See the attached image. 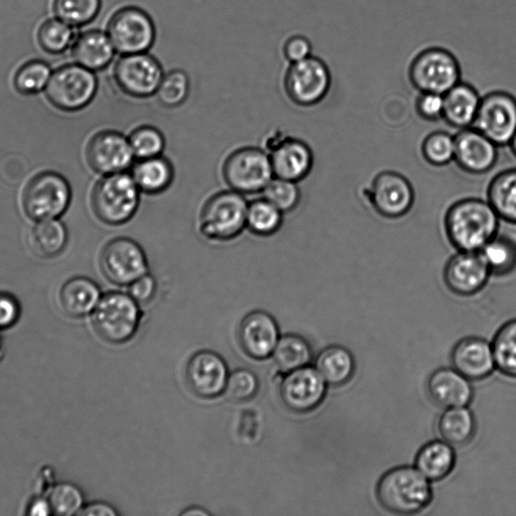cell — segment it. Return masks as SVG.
<instances>
[{
  "label": "cell",
  "mask_w": 516,
  "mask_h": 516,
  "mask_svg": "<svg viewBox=\"0 0 516 516\" xmlns=\"http://www.w3.org/2000/svg\"><path fill=\"white\" fill-rule=\"evenodd\" d=\"M476 429L474 414L466 407L446 409L438 420L441 438L453 447L469 444L475 436Z\"/></svg>",
  "instance_id": "obj_31"
},
{
  "label": "cell",
  "mask_w": 516,
  "mask_h": 516,
  "mask_svg": "<svg viewBox=\"0 0 516 516\" xmlns=\"http://www.w3.org/2000/svg\"><path fill=\"white\" fill-rule=\"evenodd\" d=\"M263 197L286 214L300 205L302 193L297 182L274 177L263 191Z\"/></svg>",
  "instance_id": "obj_43"
},
{
  "label": "cell",
  "mask_w": 516,
  "mask_h": 516,
  "mask_svg": "<svg viewBox=\"0 0 516 516\" xmlns=\"http://www.w3.org/2000/svg\"><path fill=\"white\" fill-rule=\"evenodd\" d=\"M100 269L105 278L118 286H129L150 273L148 256L140 243L128 237L109 241L100 253Z\"/></svg>",
  "instance_id": "obj_8"
},
{
  "label": "cell",
  "mask_w": 516,
  "mask_h": 516,
  "mask_svg": "<svg viewBox=\"0 0 516 516\" xmlns=\"http://www.w3.org/2000/svg\"><path fill=\"white\" fill-rule=\"evenodd\" d=\"M71 196V187L64 177L55 172H43L25 188L23 207L31 219H55L67 210Z\"/></svg>",
  "instance_id": "obj_11"
},
{
  "label": "cell",
  "mask_w": 516,
  "mask_h": 516,
  "mask_svg": "<svg viewBox=\"0 0 516 516\" xmlns=\"http://www.w3.org/2000/svg\"><path fill=\"white\" fill-rule=\"evenodd\" d=\"M315 368L328 385L341 386L351 380L356 365L352 353L347 348L332 345L319 353Z\"/></svg>",
  "instance_id": "obj_30"
},
{
  "label": "cell",
  "mask_w": 516,
  "mask_h": 516,
  "mask_svg": "<svg viewBox=\"0 0 516 516\" xmlns=\"http://www.w3.org/2000/svg\"><path fill=\"white\" fill-rule=\"evenodd\" d=\"M422 155L434 167H445L454 162L455 137L446 132L430 134L423 142Z\"/></svg>",
  "instance_id": "obj_44"
},
{
  "label": "cell",
  "mask_w": 516,
  "mask_h": 516,
  "mask_svg": "<svg viewBox=\"0 0 516 516\" xmlns=\"http://www.w3.org/2000/svg\"><path fill=\"white\" fill-rule=\"evenodd\" d=\"M284 54L291 64L301 62L312 56L311 42L306 37L294 36L286 42Z\"/></svg>",
  "instance_id": "obj_49"
},
{
  "label": "cell",
  "mask_w": 516,
  "mask_h": 516,
  "mask_svg": "<svg viewBox=\"0 0 516 516\" xmlns=\"http://www.w3.org/2000/svg\"><path fill=\"white\" fill-rule=\"evenodd\" d=\"M491 273L480 252L457 251L449 258L443 272L446 287L460 297H470L482 291Z\"/></svg>",
  "instance_id": "obj_20"
},
{
  "label": "cell",
  "mask_w": 516,
  "mask_h": 516,
  "mask_svg": "<svg viewBox=\"0 0 516 516\" xmlns=\"http://www.w3.org/2000/svg\"><path fill=\"white\" fill-rule=\"evenodd\" d=\"M80 514L87 516H117L119 513L111 505L97 502L81 510Z\"/></svg>",
  "instance_id": "obj_51"
},
{
  "label": "cell",
  "mask_w": 516,
  "mask_h": 516,
  "mask_svg": "<svg viewBox=\"0 0 516 516\" xmlns=\"http://www.w3.org/2000/svg\"><path fill=\"white\" fill-rule=\"evenodd\" d=\"M327 385L318 370L308 365L287 373L280 387L281 399L290 411L307 414L323 403Z\"/></svg>",
  "instance_id": "obj_17"
},
{
  "label": "cell",
  "mask_w": 516,
  "mask_h": 516,
  "mask_svg": "<svg viewBox=\"0 0 516 516\" xmlns=\"http://www.w3.org/2000/svg\"><path fill=\"white\" fill-rule=\"evenodd\" d=\"M363 195L373 211L386 219H400L406 216L416 200L410 180L395 171L377 174Z\"/></svg>",
  "instance_id": "obj_10"
},
{
  "label": "cell",
  "mask_w": 516,
  "mask_h": 516,
  "mask_svg": "<svg viewBox=\"0 0 516 516\" xmlns=\"http://www.w3.org/2000/svg\"><path fill=\"white\" fill-rule=\"evenodd\" d=\"M20 317V305L15 297L0 293V329L16 324Z\"/></svg>",
  "instance_id": "obj_50"
},
{
  "label": "cell",
  "mask_w": 516,
  "mask_h": 516,
  "mask_svg": "<svg viewBox=\"0 0 516 516\" xmlns=\"http://www.w3.org/2000/svg\"><path fill=\"white\" fill-rule=\"evenodd\" d=\"M115 49L105 33L92 30L81 34L73 47L75 61L91 71L105 69L113 60Z\"/></svg>",
  "instance_id": "obj_28"
},
{
  "label": "cell",
  "mask_w": 516,
  "mask_h": 516,
  "mask_svg": "<svg viewBox=\"0 0 516 516\" xmlns=\"http://www.w3.org/2000/svg\"><path fill=\"white\" fill-rule=\"evenodd\" d=\"M456 465V453L447 442L436 440L423 446L416 456V468L429 480L441 481Z\"/></svg>",
  "instance_id": "obj_29"
},
{
  "label": "cell",
  "mask_w": 516,
  "mask_h": 516,
  "mask_svg": "<svg viewBox=\"0 0 516 516\" xmlns=\"http://www.w3.org/2000/svg\"><path fill=\"white\" fill-rule=\"evenodd\" d=\"M74 41V31L61 20L45 22L38 32L41 48L52 55L64 53Z\"/></svg>",
  "instance_id": "obj_41"
},
{
  "label": "cell",
  "mask_w": 516,
  "mask_h": 516,
  "mask_svg": "<svg viewBox=\"0 0 516 516\" xmlns=\"http://www.w3.org/2000/svg\"><path fill=\"white\" fill-rule=\"evenodd\" d=\"M68 240V233L62 222L56 219L39 221L31 230L29 244L39 256L49 258L60 254Z\"/></svg>",
  "instance_id": "obj_33"
},
{
  "label": "cell",
  "mask_w": 516,
  "mask_h": 516,
  "mask_svg": "<svg viewBox=\"0 0 516 516\" xmlns=\"http://www.w3.org/2000/svg\"><path fill=\"white\" fill-rule=\"evenodd\" d=\"M100 299L99 287L92 280L83 277L66 282L59 294L62 311L73 318H80L93 312Z\"/></svg>",
  "instance_id": "obj_27"
},
{
  "label": "cell",
  "mask_w": 516,
  "mask_h": 516,
  "mask_svg": "<svg viewBox=\"0 0 516 516\" xmlns=\"http://www.w3.org/2000/svg\"><path fill=\"white\" fill-rule=\"evenodd\" d=\"M229 374L225 360L210 350L195 353L185 369L189 389L204 400L216 399L224 394Z\"/></svg>",
  "instance_id": "obj_19"
},
{
  "label": "cell",
  "mask_w": 516,
  "mask_h": 516,
  "mask_svg": "<svg viewBox=\"0 0 516 516\" xmlns=\"http://www.w3.org/2000/svg\"><path fill=\"white\" fill-rule=\"evenodd\" d=\"M498 160V146L473 126L460 129L455 136L454 162L464 172L483 175L491 171Z\"/></svg>",
  "instance_id": "obj_22"
},
{
  "label": "cell",
  "mask_w": 516,
  "mask_h": 516,
  "mask_svg": "<svg viewBox=\"0 0 516 516\" xmlns=\"http://www.w3.org/2000/svg\"><path fill=\"white\" fill-rule=\"evenodd\" d=\"M164 75L160 62L147 53L123 55L114 68L120 90L139 99L156 95Z\"/></svg>",
  "instance_id": "obj_15"
},
{
  "label": "cell",
  "mask_w": 516,
  "mask_h": 516,
  "mask_svg": "<svg viewBox=\"0 0 516 516\" xmlns=\"http://www.w3.org/2000/svg\"><path fill=\"white\" fill-rule=\"evenodd\" d=\"M499 216L486 200L467 198L446 212V236L457 251H480L498 234Z\"/></svg>",
  "instance_id": "obj_1"
},
{
  "label": "cell",
  "mask_w": 516,
  "mask_h": 516,
  "mask_svg": "<svg viewBox=\"0 0 516 516\" xmlns=\"http://www.w3.org/2000/svg\"><path fill=\"white\" fill-rule=\"evenodd\" d=\"M512 154L516 157V133L510 141L509 145Z\"/></svg>",
  "instance_id": "obj_54"
},
{
  "label": "cell",
  "mask_w": 516,
  "mask_h": 516,
  "mask_svg": "<svg viewBox=\"0 0 516 516\" xmlns=\"http://www.w3.org/2000/svg\"><path fill=\"white\" fill-rule=\"evenodd\" d=\"M265 151L270 155L277 178L299 183L310 175L314 167V154L310 146L280 132L267 138Z\"/></svg>",
  "instance_id": "obj_16"
},
{
  "label": "cell",
  "mask_w": 516,
  "mask_h": 516,
  "mask_svg": "<svg viewBox=\"0 0 516 516\" xmlns=\"http://www.w3.org/2000/svg\"><path fill=\"white\" fill-rule=\"evenodd\" d=\"M141 305L129 294L108 293L101 297L92 315L97 335L110 344H123L137 334L141 319Z\"/></svg>",
  "instance_id": "obj_5"
},
{
  "label": "cell",
  "mask_w": 516,
  "mask_h": 516,
  "mask_svg": "<svg viewBox=\"0 0 516 516\" xmlns=\"http://www.w3.org/2000/svg\"><path fill=\"white\" fill-rule=\"evenodd\" d=\"M182 516H208L210 513L201 507H191L181 513Z\"/></svg>",
  "instance_id": "obj_53"
},
{
  "label": "cell",
  "mask_w": 516,
  "mask_h": 516,
  "mask_svg": "<svg viewBox=\"0 0 516 516\" xmlns=\"http://www.w3.org/2000/svg\"><path fill=\"white\" fill-rule=\"evenodd\" d=\"M222 176L231 190L242 195L263 193L275 177L269 153L254 147L232 152L223 163Z\"/></svg>",
  "instance_id": "obj_6"
},
{
  "label": "cell",
  "mask_w": 516,
  "mask_h": 516,
  "mask_svg": "<svg viewBox=\"0 0 516 516\" xmlns=\"http://www.w3.org/2000/svg\"><path fill=\"white\" fill-rule=\"evenodd\" d=\"M248 202L244 195L225 190L212 195L203 205L198 221L200 234L210 241L236 239L246 229Z\"/></svg>",
  "instance_id": "obj_4"
},
{
  "label": "cell",
  "mask_w": 516,
  "mask_h": 516,
  "mask_svg": "<svg viewBox=\"0 0 516 516\" xmlns=\"http://www.w3.org/2000/svg\"><path fill=\"white\" fill-rule=\"evenodd\" d=\"M107 35L121 55L147 53L156 40V27L151 16L141 8L125 7L110 19Z\"/></svg>",
  "instance_id": "obj_9"
},
{
  "label": "cell",
  "mask_w": 516,
  "mask_h": 516,
  "mask_svg": "<svg viewBox=\"0 0 516 516\" xmlns=\"http://www.w3.org/2000/svg\"><path fill=\"white\" fill-rule=\"evenodd\" d=\"M53 9L62 22L82 27L96 19L101 9V0H54Z\"/></svg>",
  "instance_id": "obj_38"
},
{
  "label": "cell",
  "mask_w": 516,
  "mask_h": 516,
  "mask_svg": "<svg viewBox=\"0 0 516 516\" xmlns=\"http://www.w3.org/2000/svg\"><path fill=\"white\" fill-rule=\"evenodd\" d=\"M332 76L327 64L317 57H309L291 64L285 76V90L295 104L312 107L328 95Z\"/></svg>",
  "instance_id": "obj_13"
},
{
  "label": "cell",
  "mask_w": 516,
  "mask_h": 516,
  "mask_svg": "<svg viewBox=\"0 0 516 516\" xmlns=\"http://www.w3.org/2000/svg\"><path fill=\"white\" fill-rule=\"evenodd\" d=\"M473 127L496 146H508L516 133V97L504 90L486 94Z\"/></svg>",
  "instance_id": "obj_14"
},
{
  "label": "cell",
  "mask_w": 516,
  "mask_h": 516,
  "mask_svg": "<svg viewBox=\"0 0 516 516\" xmlns=\"http://www.w3.org/2000/svg\"><path fill=\"white\" fill-rule=\"evenodd\" d=\"M189 93V76L182 70H174L164 75L156 96L163 106L176 108L186 102Z\"/></svg>",
  "instance_id": "obj_42"
},
{
  "label": "cell",
  "mask_w": 516,
  "mask_h": 516,
  "mask_svg": "<svg viewBox=\"0 0 516 516\" xmlns=\"http://www.w3.org/2000/svg\"><path fill=\"white\" fill-rule=\"evenodd\" d=\"M376 498L389 512L411 515L423 511L433 500L432 486L416 467L400 466L385 472L377 482Z\"/></svg>",
  "instance_id": "obj_2"
},
{
  "label": "cell",
  "mask_w": 516,
  "mask_h": 516,
  "mask_svg": "<svg viewBox=\"0 0 516 516\" xmlns=\"http://www.w3.org/2000/svg\"><path fill=\"white\" fill-rule=\"evenodd\" d=\"M141 194L131 173L106 175L94 187L91 204L100 221L118 226L131 221L138 213Z\"/></svg>",
  "instance_id": "obj_3"
},
{
  "label": "cell",
  "mask_w": 516,
  "mask_h": 516,
  "mask_svg": "<svg viewBox=\"0 0 516 516\" xmlns=\"http://www.w3.org/2000/svg\"><path fill=\"white\" fill-rule=\"evenodd\" d=\"M481 99L473 86L459 82L444 94L443 119L459 131L473 126Z\"/></svg>",
  "instance_id": "obj_25"
},
{
  "label": "cell",
  "mask_w": 516,
  "mask_h": 516,
  "mask_svg": "<svg viewBox=\"0 0 516 516\" xmlns=\"http://www.w3.org/2000/svg\"><path fill=\"white\" fill-rule=\"evenodd\" d=\"M50 66L41 60L25 63L16 73L14 85L23 95H33L47 87L51 78Z\"/></svg>",
  "instance_id": "obj_40"
},
{
  "label": "cell",
  "mask_w": 516,
  "mask_h": 516,
  "mask_svg": "<svg viewBox=\"0 0 516 516\" xmlns=\"http://www.w3.org/2000/svg\"><path fill=\"white\" fill-rule=\"evenodd\" d=\"M142 193L159 195L170 189L175 179L172 162L164 156L137 160L131 169Z\"/></svg>",
  "instance_id": "obj_26"
},
{
  "label": "cell",
  "mask_w": 516,
  "mask_h": 516,
  "mask_svg": "<svg viewBox=\"0 0 516 516\" xmlns=\"http://www.w3.org/2000/svg\"><path fill=\"white\" fill-rule=\"evenodd\" d=\"M409 78L420 93L444 95L461 82V67L450 51L439 47L428 48L412 61Z\"/></svg>",
  "instance_id": "obj_7"
},
{
  "label": "cell",
  "mask_w": 516,
  "mask_h": 516,
  "mask_svg": "<svg viewBox=\"0 0 516 516\" xmlns=\"http://www.w3.org/2000/svg\"><path fill=\"white\" fill-rule=\"evenodd\" d=\"M129 144L136 160H144L163 156L166 139L159 128L152 125H142L128 137Z\"/></svg>",
  "instance_id": "obj_39"
},
{
  "label": "cell",
  "mask_w": 516,
  "mask_h": 516,
  "mask_svg": "<svg viewBox=\"0 0 516 516\" xmlns=\"http://www.w3.org/2000/svg\"><path fill=\"white\" fill-rule=\"evenodd\" d=\"M284 223V213L266 198L248 203L246 229L260 237H270L280 231Z\"/></svg>",
  "instance_id": "obj_34"
},
{
  "label": "cell",
  "mask_w": 516,
  "mask_h": 516,
  "mask_svg": "<svg viewBox=\"0 0 516 516\" xmlns=\"http://www.w3.org/2000/svg\"><path fill=\"white\" fill-rule=\"evenodd\" d=\"M280 338L277 321L265 311L249 313L239 325V344L245 354L255 360L272 356Z\"/></svg>",
  "instance_id": "obj_21"
},
{
  "label": "cell",
  "mask_w": 516,
  "mask_h": 516,
  "mask_svg": "<svg viewBox=\"0 0 516 516\" xmlns=\"http://www.w3.org/2000/svg\"><path fill=\"white\" fill-rule=\"evenodd\" d=\"M48 500L52 514L69 516L82 510V493L76 486L69 483H62L54 487Z\"/></svg>",
  "instance_id": "obj_46"
},
{
  "label": "cell",
  "mask_w": 516,
  "mask_h": 516,
  "mask_svg": "<svg viewBox=\"0 0 516 516\" xmlns=\"http://www.w3.org/2000/svg\"><path fill=\"white\" fill-rule=\"evenodd\" d=\"M495 367L503 375L516 378V319L500 327L492 343Z\"/></svg>",
  "instance_id": "obj_37"
},
{
  "label": "cell",
  "mask_w": 516,
  "mask_h": 516,
  "mask_svg": "<svg viewBox=\"0 0 516 516\" xmlns=\"http://www.w3.org/2000/svg\"><path fill=\"white\" fill-rule=\"evenodd\" d=\"M97 91L93 72L81 65H66L57 69L46 87L50 102L64 111H76L87 106Z\"/></svg>",
  "instance_id": "obj_12"
},
{
  "label": "cell",
  "mask_w": 516,
  "mask_h": 516,
  "mask_svg": "<svg viewBox=\"0 0 516 516\" xmlns=\"http://www.w3.org/2000/svg\"><path fill=\"white\" fill-rule=\"evenodd\" d=\"M491 276L505 277L516 270V243L498 234L480 251Z\"/></svg>",
  "instance_id": "obj_36"
},
{
  "label": "cell",
  "mask_w": 516,
  "mask_h": 516,
  "mask_svg": "<svg viewBox=\"0 0 516 516\" xmlns=\"http://www.w3.org/2000/svg\"><path fill=\"white\" fill-rule=\"evenodd\" d=\"M427 393L437 406L450 409L467 407L473 400L474 390L469 379L455 368H439L428 378Z\"/></svg>",
  "instance_id": "obj_23"
},
{
  "label": "cell",
  "mask_w": 516,
  "mask_h": 516,
  "mask_svg": "<svg viewBox=\"0 0 516 516\" xmlns=\"http://www.w3.org/2000/svg\"><path fill=\"white\" fill-rule=\"evenodd\" d=\"M158 290L157 280L150 273L142 276L128 286V294L139 305H147L156 297Z\"/></svg>",
  "instance_id": "obj_48"
},
{
  "label": "cell",
  "mask_w": 516,
  "mask_h": 516,
  "mask_svg": "<svg viewBox=\"0 0 516 516\" xmlns=\"http://www.w3.org/2000/svg\"><path fill=\"white\" fill-rule=\"evenodd\" d=\"M487 201L500 219L516 225V169L502 171L491 180Z\"/></svg>",
  "instance_id": "obj_32"
},
{
  "label": "cell",
  "mask_w": 516,
  "mask_h": 516,
  "mask_svg": "<svg viewBox=\"0 0 516 516\" xmlns=\"http://www.w3.org/2000/svg\"><path fill=\"white\" fill-rule=\"evenodd\" d=\"M86 159L92 170L104 176L127 172L137 161L128 138L115 131L96 134L87 145Z\"/></svg>",
  "instance_id": "obj_18"
},
{
  "label": "cell",
  "mask_w": 516,
  "mask_h": 516,
  "mask_svg": "<svg viewBox=\"0 0 516 516\" xmlns=\"http://www.w3.org/2000/svg\"><path fill=\"white\" fill-rule=\"evenodd\" d=\"M28 514L33 516H46L52 514L49 500L44 498L35 499L29 507Z\"/></svg>",
  "instance_id": "obj_52"
},
{
  "label": "cell",
  "mask_w": 516,
  "mask_h": 516,
  "mask_svg": "<svg viewBox=\"0 0 516 516\" xmlns=\"http://www.w3.org/2000/svg\"><path fill=\"white\" fill-rule=\"evenodd\" d=\"M451 362L469 380L485 379L496 368L492 345L478 337L460 340L451 352Z\"/></svg>",
  "instance_id": "obj_24"
},
{
  "label": "cell",
  "mask_w": 516,
  "mask_h": 516,
  "mask_svg": "<svg viewBox=\"0 0 516 516\" xmlns=\"http://www.w3.org/2000/svg\"><path fill=\"white\" fill-rule=\"evenodd\" d=\"M260 391V381L248 369H237L229 374L224 394L235 403L252 400Z\"/></svg>",
  "instance_id": "obj_45"
},
{
  "label": "cell",
  "mask_w": 516,
  "mask_h": 516,
  "mask_svg": "<svg viewBox=\"0 0 516 516\" xmlns=\"http://www.w3.org/2000/svg\"><path fill=\"white\" fill-rule=\"evenodd\" d=\"M272 356L279 369L289 373L308 366L313 359V349L304 337L288 334L280 338Z\"/></svg>",
  "instance_id": "obj_35"
},
{
  "label": "cell",
  "mask_w": 516,
  "mask_h": 516,
  "mask_svg": "<svg viewBox=\"0 0 516 516\" xmlns=\"http://www.w3.org/2000/svg\"><path fill=\"white\" fill-rule=\"evenodd\" d=\"M416 109L421 118L427 121L443 119L444 95L436 93H420Z\"/></svg>",
  "instance_id": "obj_47"
}]
</instances>
